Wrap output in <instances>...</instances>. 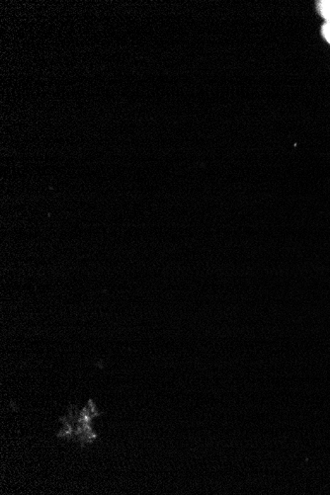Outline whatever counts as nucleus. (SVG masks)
Masks as SVG:
<instances>
[{"label":"nucleus","mask_w":330,"mask_h":495,"mask_svg":"<svg viewBox=\"0 0 330 495\" xmlns=\"http://www.w3.org/2000/svg\"><path fill=\"white\" fill-rule=\"evenodd\" d=\"M317 13L327 21H330V0H319L317 1Z\"/></svg>","instance_id":"f03ea898"},{"label":"nucleus","mask_w":330,"mask_h":495,"mask_svg":"<svg viewBox=\"0 0 330 495\" xmlns=\"http://www.w3.org/2000/svg\"><path fill=\"white\" fill-rule=\"evenodd\" d=\"M322 35L330 45V21H325L322 26Z\"/></svg>","instance_id":"7ed1b4c3"},{"label":"nucleus","mask_w":330,"mask_h":495,"mask_svg":"<svg viewBox=\"0 0 330 495\" xmlns=\"http://www.w3.org/2000/svg\"><path fill=\"white\" fill-rule=\"evenodd\" d=\"M98 415H100V413L95 408L92 401H88V406H85L81 412H78L76 406H71L69 408V415L61 418V422H64V427L57 436L69 439L76 437V439L78 440L82 446L92 443L96 439L97 434L93 431L92 423L93 418Z\"/></svg>","instance_id":"f257e3e1"}]
</instances>
